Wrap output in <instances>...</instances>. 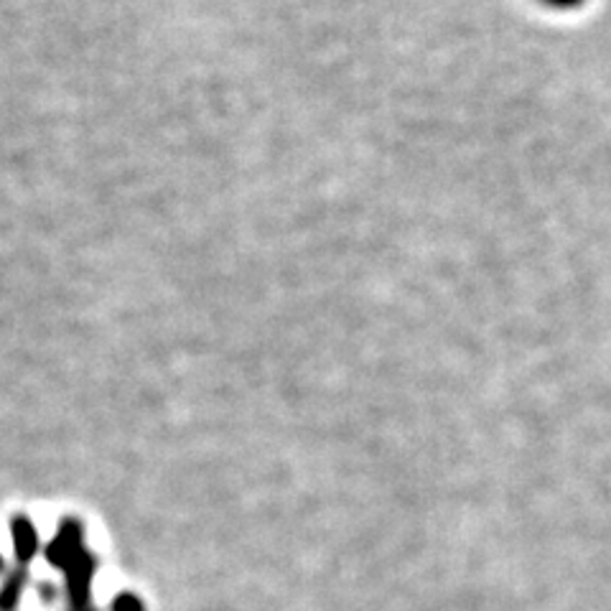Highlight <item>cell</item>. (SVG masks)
<instances>
[{"instance_id":"6da1fadb","label":"cell","mask_w":611,"mask_h":611,"mask_svg":"<svg viewBox=\"0 0 611 611\" xmlns=\"http://www.w3.org/2000/svg\"><path fill=\"white\" fill-rule=\"evenodd\" d=\"M541 3L553 8V11H576V8H581L586 0H541Z\"/></svg>"}]
</instances>
